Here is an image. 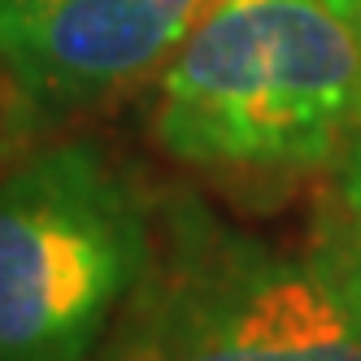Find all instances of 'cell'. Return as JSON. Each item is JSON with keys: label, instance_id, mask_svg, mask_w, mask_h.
Masks as SVG:
<instances>
[{"label": "cell", "instance_id": "6da1fadb", "mask_svg": "<svg viewBox=\"0 0 361 361\" xmlns=\"http://www.w3.org/2000/svg\"><path fill=\"white\" fill-rule=\"evenodd\" d=\"M152 131L214 174H309L361 135V0H214L170 53Z\"/></svg>", "mask_w": 361, "mask_h": 361}, {"label": "cell", "instance_id": "7a4b0ae2", "mask_svg": "<svg viewBox=\"0 0 361 361\" xmlns=\"http://www.w3.org/2000/svg\"><path fill=\"white\" fill-rule=\"evenodd\" d=\"M114 361H361V231H231L178 204Z\"/></svg>", "mask_w": 361, "mask_h": 361}, {"label": "cell", "instance_id": "3957f363", "mask_svg": "<svg viewBox=\"0 0 361 361\" xmlns=\"http://www.w3.org/2000/svg\"><path fill=\"white\" fill-rule=\"evenodd\" d=\"M157 257V209L100 144L0 174V361H96Z\"/></svg>", "mask_w": 361, "mask_h": 361}, {"label": "cell", "instance_id": "277c9868", "mask_svg": "<svg viewBox=\"0 0 361 361\" xmlns=\"http://www.w3.org/2000/svg\"><path fill=\"white\" fill-rule=\"evenodd\" d=\"M214 0H0V79L39 122L148 74Z\"/></svg>", "mask_w": 361, "mask_h": 361}, {"label": "cell", "instance_id": "5b68a950", "mask_svg": "<svg viewBox=\"0 0 361 361\" xmlns=\"http://www.w3.org/2000/svg\"><path fill=\"white\" fill-rule=\"evenodd\" d=\"M340 196H344L348 222L361 231V135L348 144V152L340 157Z\"/></svg>", "mask_w": 361, "mask_h": 361}, {"label": "cell", "instance_id": "8992f818", "mask_svg": "<svg viewBox=\"0 0 361 361\" xmlns=\"http://www.w3.org/2000/svg\"><path fill=\"white\" fill-rule=\"evenodd\" d=\"M0 92H5V96H9V87H5V79H0Z\"/></svg>", "mask_w": 361, "mask_h": 361}]
</instances>
